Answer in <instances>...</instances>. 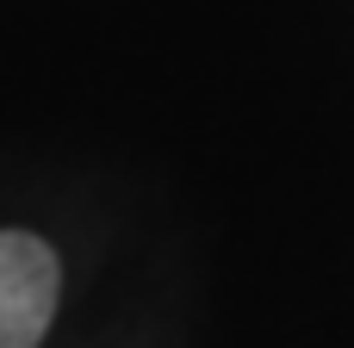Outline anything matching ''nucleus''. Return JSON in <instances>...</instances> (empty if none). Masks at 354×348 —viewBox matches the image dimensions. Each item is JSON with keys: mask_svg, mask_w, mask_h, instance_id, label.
<instances>
[{"mask_svg": "<svg viewBox=\"0 0 354 348\" xmlns=\"http://www.w3.org/2000/svg\"><path fill=\"white\" fill-rule=\"evenodd\" d=\"M62 299L56 249L31 230H0V348H37Z\"/></svg>", "mask_w": 354, "mask_h": 348, "instance_id": "nucleus-1", "label": "nucleus"}]
</instances>
